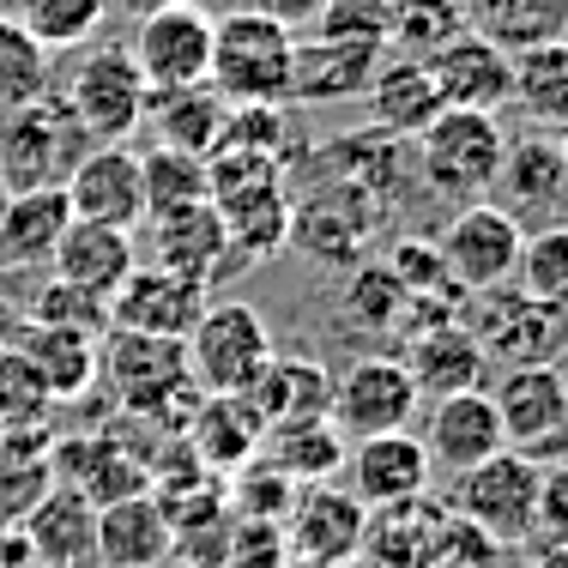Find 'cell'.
I'll return each mask as SVG.
<instances>
[{
  "label": "cell",
  "mask_w": 568,
  "mask_h": 568,
  "mask_svg": "<svg viewBox=\"0 0 568 568\" xmlns=\"http://www.w3.org/2000/svg\"><path fill=\"white\" fill-rule=\"evenodd\" d=\"M98 382L128 417H145L164 436H182L187 412L200 405V387L187 375V345L164 333L110 327L98 339Z\"/></svg>",
  "instance_id": "1"
},
{
  "label": "cell",
  "mask_w": 568,
  "mask_h": 568,
  "mask_svg": "<svg viewBox=\"0 0 568 568\" xmlns=\"http://www.w3.org/2000/svg\"><path fill=\"white\" fill-rule=\"evenodd\" d=\"M296 73V31L254 7L212 19V67L206 79L224 91V103H291Z\"/></svg>",
  "instance_id": "2"
},
{
  "label": "cell",
  "mask_w": 568,
  "mask_h": 568,
  "mask_svg": "<svg viewBox=\"0 0 568 568\" xmlns=\"http://www.w3.org/2000/svg\"><path fill=\"white\" fill-rule=\"evenodd\" d=\"M503 145H508V133L490 110H442L417 133V152H412L417 182L429 194L454 200V206L490 200L496 170H503Z\"/></svg>",
  "instance_id": "3"
},
{
  "label": "cell",
  "mask_w": 568,
  "mask_h": 568,
  "mask_svg": "<svg viewBox=\"0 0 568 568\" xmlns=\"http://www.w3.org/2000/svg\"><path fill=\"white\" fill-rule=\"evenodd\" d=\"M85 152H91V133L79 128L73 103L55 85L0 115V175L12 187H61L67 170Z\"/></svg>",
  "instance_id": "4"
},
{
  "label": "cell",
  "mask_w": 568,
  "mask_h": 568,
  "mask_svg": "<svg viewBox=\"0 0 568 568\" xmlns=\"http://www.w3.org/2000/svg\"><path fill=\"white\" fill-rule=\"evenodd\" d=\"M538 471L545 459L520 454V448H496L490 459L454 471L448 508L459 520H471L478 532H490L496 545H526L538 532Z\"/></svg>",
  "instance_id": "5"
},
{
  "label": "cell",
  "mask_w": 568,
  "mask_h": 568,
  "mask_svg": "<svg viewBox=\"0 0 568 568\" xmlns=\"http://www.w3.org/2000/svg\"><path fill=\"white\" fill-rule=\"evenodd\" d=\"M182 345H187V375H194L200 394H248V382L278 351L273 327L261 321V308L219 303V296L200 308L194 333H187Z\"/></svg>",
  "instance_id": "6"
},
{
  "label": "cell",
  "mask_w": 568,
  "mask_h": 568,
  "mask_svg": "<svg viewBox=\"0 0 568 568\" xmlns=\"http://www.w3.org/2000/svg\"><path fill=\"white\" fill-rule=\"evenodd\" d=\"M61 98L73 103V115H79V128L91 133V145H110V140H128L145 121L152 85H145L140 61L128 55V43H110V49H85V55L73 61Z\"/></svg>",
  "instance_id": "7"
},
{
  "label": "cell",
  "mask_w": 568,
  "mask_h": 568,
  "mask_svg": "<svg viewBox=\"0 0 568 568\" xmlns=\"http://www.w3.org/2000/svg\"><path fill=\"white\" fill-rule=\"evenodd\" d=\"M417 412H424V394H417L412 369H405V357H394V351H369V357H357L345 375H333L327 417L345 442L412 429Z\"/></svg>",
  "instance_id": "8"
},
{
  "label": "cell",
  "mask_w": 568,
  "mask_h": 568,
  "mask_svg": "<svg viewBox=\"0 0 568 568\" xmlns=\"http://www.w3.org/2000/svg\"><path fill=\"white\" fill-rule=\"evenodd\" d=\"M520 242H526V224H514L496 200H466V206L442 224L436 254H442V266H448V278L459 291L478 296V291H496V284L514 278Z\"/></svg>",
  "instance_id": "9"
},
{
  "label": "cell",
  "mask_w": 568,
  "mask_h": 568,
  "mask_svg": "<svg viewBox=\"0 0 568 568\" xmlns=\"http://www.w3.org/2000/svg\"><path fill=\"white\" fill-rule=\"evenodd\" d=\"M128 55L140 61L152 91L200 85L212 67V12L200 0H175V7L145 12V19H133Z\"/></svg>",
  "instance_id": "10"
},
{
  "label": "cell",
  "mask_w": 568,
  "mask_h": 568,
  "mask_svg": "<svg viewBox=\"0 0 568 568\" xmlns=\"http://www.w3.org/2000/svg\"><path fill=\"white\" fill-rule=\"evenodd\" d=\"M490 405L503 417V442L532 459L568 436V382L557 363H508L490 387Z\"/></svg>",
  "instance_id": "11"
},
{
  "label": "cell",
  "mask_w": 568,
  "mask_h": 568,
  "mask_svg": "<svg viewBox=\"0 0 568 568\" xmlns=\"http://www.w3.org/2000/svg\"><path fill=\"white\" fill-rule=\"evenodd\" d=\"M140 230H145L140 261L164 266V273H182V278L206 284V291H219V284L230 278V266H236L230 236H224V219H219V206H212V200L158 212V219H145Z\"/></svg>",
  "instance_id": "12"
},
{
  "label": "cell",
  "mask_w": 568,
  "mask_h": 568,
  "mask_svg": "<svg viewBox=\"0 0 568 568\" xmlns=\"http://www.w3.org/2000/svg\"><path fill=\"white\" fill-rule=\"evenodd\" d=\"M471 339L484 345V357H503V363H550L568 339V315L532 303L526 291H478L471 296Z\"/></svg>",
  "instance_id": "13"
},
{
  "label": "cell",
  "mask_w": 568,
  "mask_h": 568,
  "mask_svg": "<svg viewBox=\"0 0 568 568\" xmlns=\"http://www.w3.org/2000/svg\"><path fill=\"white\" fill-rule=\"evenodd\" d=\"M363 520L369 508L345 490V484H303L291 514H284V545L291 568H339L345 557L363 550Z\"/></svg>",
  "instance_id": "14"
},
{
  "label": "cell",
  "mask_w": 568,
  "mask_h": 568,
  "mask_svg": "<svg viewBox=\"0 0 568 568\" xmlns=\"http://www.w3.org/2000/svg\"><path fill=\"white\" fill-rule=\"evenodd\" d=\"M67 206L85 224H115V230H140L145 224V187H140V152L128 140L91 145L73 170H67Z\"/></svg>",
  "instance_id": "15"
},
{
  "label": "cell",
  "mask_w": 568,
  "mask_h": 568,
  "mask_svg": "<svg viewBox=\"0 0 568 568\" xmlns=\"http://www.w3.org/2000/svg\"><path fill=\"white\" fill-rule=\"evenodd\" d=\"M219 291L182 278V273H164V266L140 261L128 278L115 284L110 296V327H133V333H164V339H187L200 321V308L212 303Z\"/></svg>",
  "instance_id": "16"
},
{
  "label": "cell",
  "mask_w": 568,
  "mask_h": 568,
  "mask_svg": "<svg viewBox=\"0 0 568 568\" xmlns=\"http://www.w3.org/2000/svg\"><path fill=\"white\" fill-rule=\"evenodd\" d=\"M429 448L412 429H387V436H363L345 448V490L357 496L363 508L382 503H405V496L429 490Z\"/></svg>",
  "instance_id": "17"
},
{
  "label": "cell",
  "mask_w": 568,
  "mask_h": 568,
  "mask_svg": "<svg viewBox=\"0 0 568 568\" xmlns=\"http://www.w3.org/2000/svg\"><path fill=\"white\" fill-rule=\"evenodd\" d=\"M436 73V91L448 110H503L514 98V55L503 43H490L484 31H459L454 43H442L436 55H424Z\"/></svg>",
  "instance_id": "18"
},
{
  "label": "cell",
  "mask_w": 568,
  "mask_h": 568,
  "mask_svg": "<svg viewBox=\"0 0 568 568\" xmlns=\"http://www.w3.org/2000/svg\"><path fill=\"white\" fill-rule=\"evenodd\" d=\"M562 194H568V158H562L557 133H520V140L503 145V170H496L490 200L514 224L562 212Z\"/></svg>",
  "instance_id": "19"
},
{
  "label": "cell",
  "mask_w": 568,
  "mask_h": 568,
  "mask_svg": "<svg viewBox=\"0 0 568 568\" xmlns=\"http://www.w3.org/2000/svg\"><path fill=\"white\" fill-rule=\"evenodd\" d=\"M424 448H429V466L442 471H466L478 459H490L503 442V417L490 405V387H466V394H442L429 399L424 412Z\"/></svg>",
  "instance_id": "20"
},
{
  "label": "cell",
  "mask_w": 568,
  "mask_h": 568,
  "mask_svg": "<svg viewBox=\"0 0 568 568\" xmlns=\"http://www.w3.org/2000/svg\"><path fill=\"white\" fill-rule=\"evenodd\" d=\"M405 369H412L417 394L424 399H442V394H466V387H484V375H490V357H484V345L471 339L466 321H424V327L405 333Z\"/></svg>",
  "instance_id": "21"
},
{
  "label": "cell",
  "mask_w": 568,
  "mask_h": 568,
  "mask_svg": "<svg viewBox=\"0 0 568 568\" xmlns=\"http://www.w3.org/2000/svg\"><path fill=\"white\" fill-rule=\"evenodd\" d=\"M37 568H91L98 557V503L79 496L73 484H49L37 508L19 520Z\"/></svg>",
  "instance_id": "22"
},
{
  "label": "cell",
  "mask_w": 568,
  "mask_h": 568,
  "mask_svg": "<svg viewBox=\"0 0 568 568\" xmlns=\"http://www.w3.org/2000/svg\"><path fill=\"white\" fill-rule=\"evenodd\" d=\"M448 503L442 496H405V503H382L363 520V557L382 568H436L442 532H448Z\"/></svg>",
  "instance_id": "23"
},
{
  "label": "cell",
  "mask_w": 568,
  "mask_h": 568,
  "mask_svg": "<svg viewBox=\"0 0 568 568\" xmlns=\"http://www.w3.org/2000/svg\"><path fill=\"white\" fill-rule=\"evenodd\" d=\"M49 466H55V484H73L91 503H115V496H140L152 490V471L133 448H121L115 436H67L49 442Z\"/></svg>",
  "instance_id": "24"
},
{
  "label": "cell",
  "mask_w": 568,
  "mask_h": 568,
  "mask_svg": "<svg viewBox=\"0 0 568 568\" xmlns=\"http://www.w3.org/2000/svg\"><path fill=\"white\" fill-rule=\"evenodd\" d=\"M369 230H375V206L339 182L308 200H291V242L315 261H357L369 248Z\"/></svg>",
  "instance_id": "25"
},
{
  "label": "cell",
  "mask_w": 568,
  "mask_h": 568,
  "mask_svg": "<svg viewBox=\"0 0 568 568\" xmlns=\"http://www.w3.org/2000/svg\"><path fill=\"white\" fill-rule=\"evenodd\" d=\"M261 436H266V424L248 405V394H200V405L182 424V442L194 448V459L212 478H230L242 459L261 454Z\"/></svg>",
  "instance_id": "26"
},
{
  "label": "cell",
  "mask_w": 568,
  "mask_h": 568,
  "mask_svg": "<svg viewBox=\"0 0 568 568\" xmlns=\"http://www.w3.org/2000/svg\"><path fill=\"white\" fill-rule=\"evenodd\" d=\"M387 43H357V37H315L296 43V73H291V103H339L363 98L382 67Z\"/></svg>",
  "instance_id": "27"
},
{
  "label": "cell",
  "mask_w": 568,
  "mask_h": 568,
  "mask_svg": "<svg viewBox=\"0 0 568 568\" xmlns=\"http://www.w3.org/2000/svg\"><path fill=\"white\" fill-rule=\"evenodd\" d=\"M140 266V242H133V230H115V224H85L73 219L67 224V236L55 242V254H49V273L79 284V291L103 296L110 303L115 284Z\"/></svg>",
  "instance_id": "28"
},
{
  "label": "cell",
  "mask_w": 568,
  "mask_h": 568,
  "mask_svg": "<svg viewBox=\"0 0 568 568\" xmlns=\"http://www.w3.org/2000/svg\"><path fill=\"white\" fill-rule=\"evenodd\" d=\"M175 550V532L152 490L115 496L98 508V562L103 568H164Z\"/></svg>",
  "instance_id": "29"
},
{
  "label": "cell",
  "mask_w": 568,
  "mask_h": 568,
  "mask_svg": "<svg viewBox=\"0 0 568 568\" xmlns=\"http://www.w3.org/2000/svg\"><path fill=\"white\" fill-rule=\"evenodd\" d=\"M248 405L261 424H303V417H327L333 405V369L321 357H296V351H273L266 369L248 382Z\"/></svg>",
  "instance_id": "30"
},
{
  "label": "cell",
  "mask_w": 568,
  "mask_h": 568,
  "mask_svg": "<svg viewBox=\"0 0 568 568\" xmlns=\"http://www.w3.org/2000/svg\"><path fill=\"white\" fill-rule=\"evenodd\" d=\"M369 115L382 133H394V140H417V133L429 128L448 103H442L436 91V73H429V61L417 55H382V67H375L369 79Z\"/></svg>",
  "instance_id": "31"
},
{
  "label": "cell",
  "mask_w": 568,
  "mask_h": 568,
  "mask_svg": "<svg viewBox=\"0 0 568 568\" xmlns=\"http://www.w3.org/2000/svg\"><path fill=\"white\" fill-rule=\"evenodd\" d=\"M67 224H73L67 187H12L7 212H0V266L7 273L49 266V254L67 236Z\"/></svg>",
  "instance_id": "32"
},
{
  "label": "cell",
  "mask_w": 568,
  "mask_h": 568,
  "mask_svg": "<svg viewBox=\"0 0 568 568\" xmlns=\"http://www.w3.org/2000/svg\"><path fill=\"white\" fill-rule=\"evenodd\" d=\"M145 121H152L158 145L170 152H194V158H212L224 140V121H230V103L212 79L200 85H175V91H152L145 103Z\"/></svg>",
  "instance_id": "33"
},
{
  "label": "cell",
  "mask_w": 568,
  "mask_h": 568,
  "mask_svg": "<svg viewBox=\"0 0 568 568\" xmlns=\"http://www.w3.org/2000/svg\"><path fill=\"white\" fill-rule=\"evenodd\" d=\"M212 206H219V219H224V236H230V254H236V261H273V254L291 248V187L284 182L219 194Z\"/></svg>",
  "instance_id": "34"
},
{
  "label": "cell",
  "mask_w": 568,
  "mask_h": 568,
  "mask_svg": "<svg viewBox=\"0 0 568 568\" xmlns=\"http://www.w3.org/2000/svg\"><path fill=\"white\" fill-rule=\"evenodd\" d=\"M321 158H327V175H333V182L351 187L357 200H369L375 212H387V200H394L399 182H405V152H399L394 133H382V128L321 145Z\"/></svg>",
  "instance_id": "35"
},
{
  "label": "cell",
  "mask_w": 568,
  "mask_h": 568,
  "mask_svg": "<svg viewBox=\"0 0 568 568\" xmlns=\"http://www.w3.org/2000/svg\"><path fill=\"white\" fill-rule=\"evenodd\" d=\"M12 351H19L24 369L43 382L49 399H79V394H91V382H98V339H85V333L24 321V333H19Z\"/></svg>",
  "instance_id": "36"
},
{
  "label": "cell",
  "mask_w": 568,
  "mask_h": 568,
  "mask_svg": "<svg viewBox=\"0 0 568 568\" xmlns=\"http://www.w3.org/2000/svg\"><path fill=\"white\" fill-rule=\"evenodd\" d=\"M351 442L333 429V417H303V424H273L261 436V454L273 459L291 484H327L345 471Z\"/></svg>",
  "instance_id": "37"
},
{
  "label": "cell",
  "mask_w": 568,
  "mask_h": 568,
  "mask_svg": "<svg viewBox=\"0 0 568 568\" xmlns=\"http://www.w3.org/2000/svg\"><path fill=\"white\" fill-rule=\"evenodd\" d=\"M514 110H526V121L557 128L568 121V37H545V43L514 49Z\"/></svg>",
  "instance_id": "38"
},
{
  "label": "cell",
  "mask_w": 568,
  "mask_h": 568,
  "mask_svg": "<svg viewBox=\"0 0 568 568\" xmlns=\"http://www.w3.org/2000/svg\"><path fill=\"white\" fill-rule=\"evenodd\" d=\"M49 484H55V466H49V436L43 429L37 424L0 429V520L19 526Z\"/></svg>",
  "instance_id": "39"
},
{
  "label": "cell",
  "mask_w": 568,
  "mask_h": 568,
  "mask_svg": "<svg viewBox=\"0 0 568 568\" xmlns=\"http://www.w3.org/2000/svg\"><path fill=\"white\" fill-rule=\"evenodd\" d=\"M466 24V0H387V49L394 55H436Z\"/></svg>",
  "instance_id": "40"
},
{
  "label": "cell",
  "mask_w": 568,
  "mask_h": 568,
  "mask_svg": "<svg viewBox=\"0 0 568 568\" xmlns=\"http://www.w3.org/2000/svg\"><path fill=\"white\" fill-rule=\"evenodd\" d=\"M0 12L43 49H85L110 7L103 0H0Z\"/></svg>",
  "instance_id": "41"
},
{
  "label": "cell",
  "mask_w": 568,
  "mask_h": 568,
  "mask_svg": "<svg viewBox=\"0 0 568 568\" xmlns=\"http://www.w3.org/2000/svg\"><path fill=\"white\" fill-rule=\"evenodd\" d=\"M562 12H568V0H466V24L484 31L490 43H503L508 55L526 43L557 37Z\"/></svg>",
  "instance_id": "42"
},
{
  "label": "cell",
  "mask_w": 568,
  "mask_h": 568,
  "mask_svg": "<svg viewBox=\"0 0 568 568\" xmlns=\"http://www.w3.org/2000/svg\"><path fill=\"white\" fill-rule=\"evenodd\" d=\"M345 321L351 327H363V333H405V321H412V291L394 278V266L387 261H369V266H357L345 284Z\"/></svg>",
  "instance_id": "43"
},
{
  "label": "cell",
  "mask_w": 568,
  "mask_h": 568,
  "mask_svg": "<svg viewBox=\"0 0 568 568\" xmlns=\"http://www.w3.org/2000/svg\"><path fill=\"white\" fill-rule=\"evenodd\" d=\"M140 187H145V219L175 212V206H194V200H212L206 158L170 152V145H152V152L140 158Z\"/></svg>",
  "instance_id": "44"
},
{
  "label": "cell",
  "mask_w": 568,
  "mask_h": 568,
  "mask_svg": "<svg viewBox=\"0 0 568 568\" xmlns=\"http://www.w3.org/2000/svg\"><path fill=\"white\" fill-rule=\"evenodd\" d=\"M514 278L532 303L568 315V230L562 224H538L532 236L520 242V261H514Z\"/></svg>",
  "instance_id": "45"
},
{
  "label": "cell",
  "mask_w": 568,
  "mask_h": 568,
  "mask_svg": "<svg viewBox=\"0 0 568 568\" xmlns=\"http://www.w3.org/2000/svg\"><path fill=\"white\" fill-rule=\"evenodd\" d=\"M296 490H303V484H291L266 454H254V459H242V466L230 471L224 508L236 514V520H284L291 503H296Z\"/></svg>",
  "instance_id": "46"
},
{
  "label": "cell",
  "mask_w": 568,
  "mask_h": 568,
  "mask_svg": "<svg viewBox=\"0 0 568 568\" xmlns=\"http://www.w3.org/2000/svg\"><path fill=\"white\" fill-rule=\"evenodd\" d=\"M49 85H55V79H49V49L37 43V37H24L19 24L0 12V115L31 103V98H43Z\"/></svg>",
  "instance_id": "47"
},
{
  "label": "cell",
  "mask_w": 568,
  "mask_h": 568,
  "mask_svg": "<svg viewBox=\"0 0 568 568\" xmlns=\"http://www.w3.org/2000/svg\"><path fill=\"white\" fill-rule=\"evenodd\" d=\"M24 321H37V327H67V333H85V339H103L110 333V303L91 291H79V284L67 278H49L43 291L24 303Z\"/></svg>",
  "instance_id": "48"
},
{
  "label": "cell",
  "mask_w": 568,
  "mask_h": 568,
  "mask_svg": "<svg viewBox=\"0 0 568 568\" xmlns=\"http://www.w3.org/2000/svg\"><path fill=\"white\" fill-rule=\"evenodd\" d=\"M219 568H291L284 520H236V514H230L224 562H219Z\"/></svg>",
  "instance_id": "49"
},
{
  "label": "cell",
  "mask_w": 568,
  "mask_h": 568,
  "mask_svg": "<svg viewBox=\"0 0 568 568\" xmlns=\"http://www.w3.org/2000/svg\"><path fill=\"white\" fill-rule=\"evenodd\" d=\"M43 382L24 369L19 351H0V429H19V424H43Z\"/></svg>",
  "instance_id": "50"
},
{
  "label": "cell",
  "mask_w": 568,
  "mask_h": 568,
  "mask_svg": "<svg viewBox=\"0 0 568 568\" xmlns=\"http://www.w3.org/2000/svg\"><path fill=\"white\" fill-rule=\"evenodd\" d=\"M503 562V545L490 532H478L471 520L448 514V532H442V550H436V568H496Z\"/></svg>",
  "instance_id": "51"
},
{
  "label": "cell",
  "mask_w": 568,
  "mask_h": 568,
  "mask_svg": "<svg viewBox=\"0 0 568 568\" xmlns=\"http://www.w3.org/2000/svg\"><path fill=\"white\" fill-rule=\"evenodd\" d=\"M538 545H568V459L538 471Z\"/></svg>",
  "instance_id": "52"
},
{
  "label": "cell",
  "mask_w": 568,
  "mask_h": 568,
  "mask_svg": "<svg viewBox=\"0 0 568 568\" xmlns=\"http://www.w3.org/2000/svg\"><path fill=\"white\" fill-rule=\"evenodd\" d=\"M248 7L266 12V19H278V24H291V31H303V24H315L333 0H248Z\"/></svg>",
  "instance_id": "53"
},
{
  "label": "cell",
  "mask_w": 568,
  "mask_h": 568,
  "mask_svg": "<svg viewBox=\"0 0 568 568\" xmlns=\"http://www.w3.org/2000/svg\"><path fill=\"white\" fill-rule=\"evenodd\" d=\"M0 568H37L31 562V545H24V532L12 520H0Z\"/></svg>",
  "instance_id": "54"
},
{
  "label": "cell",
  "mask_w": 568,
  "mask_h": 568,
  "mask_svg": "<svg viewBox=\"0 0 568 568\" xmlns=\"http://www.w3.org/2000/svg\"><path fill=\"white\" fill-rule=\"evenodd\" d=\"M526 568H568V545H532Z\"/></svg>",
  "instance_id": "55"
},
{
  "label": "cell",
  "mask_w": 568,
  "mask_h": 568,
  "mask_svg": "<svg viewBox=\"0 0 568 568\" xmlns=\"http://www.w3.org/2000/svg\"><path fill=\"white\" fill-rule=\"evenodd\" d=\"M103 7H115L121 19H145V12H158V7H175V0H103Z\"/></svg>",
  "instance_id": "56"
},
{
  "label": "cell",
  "mask_w": 568,
  "mask_h": 568,
  "mask_svg": "<svg viewBox=\"0 0 568 568\" xmlns=\"http://www.w3.org/2000/svg\"><path fill=\"white\" fill-rule=\"evenodd\" d=\"M200 7H206V12H212V7H219V12H236V7H248V0H200Z\"/></svg>",
  "instance_id": "57"
},
{
  "label": "cell",
  "mask_w": 568,
  "mask_h": 568,
  "mask_svg": "<svg viewBox=\"0 0 568 568\" xmlns=\"http://www.w3.org/2000/svg\"><path fill=\"white\" fill-rule=\"evenodd\" d=\"M339 568H382V562H375V557H363V550H357V557H345Z\"/></svg>",
  "instance_id": "58"
},
{
  "label": "cell",
  "mask_w": 568,
  "mask_h": 568,
  "mask_svg": "<svg viewBox=\"0 0 568 568\" xmlns=\"http://www.w3.org/2000/svg\"><path fill=\"white\" fill-rule=\"evenodd\" d=\"M7 200H12V182H7V175H0V212H7Z\"/></svg>",
  "instance_id": "59"
},
{
  "label": "cell",
  "mask_w": 568,
  "mask_h": 568,
  "mask_svg": "<svg viewBox=\"0 0 568 568\" xmlns=\"http://www.w3.org/2000/svg\"><path fill=\"white\" fill-rule=\"evenodd\" d=\"M557 145H562V158H568V121H557Z\"/></svg>",
  "instance_id": "60"
},
{
  "label": "cell",
  "mask_w": 568,
  "mask_h": 568,
  "mask_svg": "<svg viewBox=\"0 0 568 568\" xmlns=\"http://www.w3.org/2000/svg\"><path fill=\"white\" fill-rule=\"evenodd\" d=\"M557 224H562V230H568V194H562V212H557Z\"/></svg>",
  "instance_id": "61"
}]
</instances>
